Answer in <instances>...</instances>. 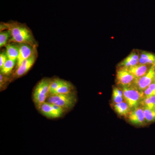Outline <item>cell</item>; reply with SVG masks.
I'll return each instance as SVG.
<instances>
[{
	"instance_id": "cell-7",
	"label": "cell",
	"mask_w": 155,
	"mask_h": 155,
	"mask_svg": "<svg viewBox=\"0 0 155 155\" xmlns=\"http://www.w3.org/2000/svg\"><path fill=\"white\" fill-rule=\"evenodd\" d=\"M116 81L119 85H128L133 84L136 79L126 68L119 67L116 72Z\"/></svg>"
},
{
	"instance_id": "cell-8",
	"label": "cell",
	"mask_w": 155,
	"mask_h": 155,
	"mask_svg": "<svg viewBox=\"0 0 155 155\" xmlns=\"http://www.w3.org/2000/svg\"><path fill=\"white\" fill-rule=\"evenodd\" d=\"M19 54L17 61V68L23 61L37 54L36 47H33L26 44H18Z\"/></svg>"
},
{
	"instance_id": "cell-3",
	"label": "cell",
	"mask_w": 155,
	"mask_h": 155,
	"mask_svg": "<svg viewBox=\"0 0 155 155\" xmlns=\"http://www.w3.org/2000/svg\"><path fill=\"white\" fill-rule=\"evenodd\" d=\"M76 101L74 92L67 94H49L47 102L62 108L64 111L72 109Z\"/></svg>"
},
{
	"instance_id": "cell-20",
	"label": "cell",
	"mask_w": 155,
	"mask_h": 155,
	"mask_svg": "<svg viewBox=\"0 0 155 155\" xmlns=\"http://www.w3.org/2000/svg\"><path fill=\"white\" fill-rule=\"evenodd\" d=\"M0 33V47H5L8 44L9 38L11 37V32L8 30H3Z\"/></svg>"
},
{
	"instance_id": "cell-23",
	"label": "cell",
	"mask_w": 155,
	"mask_h": 155,
	"mask_svg": "<svg viewBox=\"0 0 155 155\" xmlns=\"http://www.w3.org/2000/svg\"><path fill=\"white\" fill-rule=\"evenodd\" d=\"M140 104H141L143 107L149 108V109L155 108L150 97H143V99L140 102Z\"/></svg>"
},
{
	"instance_id": "cell-5",
	"label": "cell",
	"mask_w": 155,
	"mask_h": 155,
	"mask_svg": "<svg viewBox=\"0 0 155 155\" xmlns=\"http://www.w3.org/2000/svg\"><path fill=\"white\" fill-rule=\"evenodd\" d=\"M37 109L43 115L50 119L60 118L64 112L61 107L48 102H45Z\"/></svg>"
},
{
	"instance_id": "cell-13",
	"label": "cell",
	"mask_w": 155,
	"mask_h": 155,
	"mask_svg": "<svg viewBox=\"0 0 155 155\" xmlns=\"http://www.w3.org/2000/svg\"><path fill=\"white\" fill-rule=\"evenodd\" d=\"M138 64L155 67V54L143 51L139 54Z\"/></svg>"
},
{
	"instance_id": "cell-6",
	"label": "cell",
	"mask_w": 155,
	"mask_h": 155,
	"mask_svg": "<svg viewBox=\"0 0 155 155\" xmlns=\"http://www.w3.org/2000/svg\"><path fill=\"white\" fill-rule=\"evenodd\" d=\"M155 67L152 66L145 75L136 78L134 84L141 91L147 88L150 84L155 80Z\"/></svg>"
},
{
	"instance_id": "cell-17",
	"label": "cell",
	"mask_w": 155,
	"mask_h": 155,
	"mask_svg": "<svg viewBox=\"0 0 155 155\" xmlns=\"http://www.w3.org/2000/svg\"><path fill=\"white\" fill-rule=\"evenodd\" d=\"M17 61L10 60L8 59L5 64H4L2 67L1 69V73L3 75L8 76L12 72V69L14 68Z\"/></svg>"
},
{
	"instance_id": "cell-12",
	"label": "cell",
	"mask_w": 155,
	"mask_h": 155,
	"mask_svg": "<svg viewBox=\"0 0 155 155\" xmlns=\"http://www.w3.org/2000/svg\"><path fill=\"white\" fill-rule=\"evenodd\" d=\"M152 66L144 64H137L133 67L127 68L128 71L137 78L142 77L148 72Z\"/></svg>"
},
{
	"instance_id": "cell-4",
	"label": "cell",
	"mask_w": 155,
	"mask_h": 155,
	"mask_svg": "<svg viewBox=\"0 0 155 155\" xmlns=\"http://www.w3.org/2000/svg\"><path fill=\"white\" fill-rule=\"evenodd\" d=\"M52 80L42 79L37 84L33 92V100L37 108L45 102L49 95L50 85Z\"/></svg>"
},
{
	"instance_id": "cell-9",
	"label": "cell",
	"mask_w": 155,
	"mask_h": 155,
	"mask_svg": "<svg viewBox=\"0 0 155 155\" xmlns=\"http://www.w3.org/2000/svg\"><path fill=\"white\" fill-rule=\"evenodd\" d=\"M127 116L129 121L134 125H143L146 123L144 110L142 106L133 109Z\"/></svg>"
},
{
	"instance_id": "cell-10",
	"label": "cell",
	"mask_w": 155,
	"mask_h": 155,
	"mask_svg": "<svg viewBox=\"0 0 155 155\" xmlns=\"http://www.w3.org/2000/svg\"><path fill=\"white\" fill-rule=\"evenodd\" d=\"M36 59L37 54H33L30 58L23 61L20 66L17 68L14 74V77L18 78L25 75L33 66Z\"/></svg>"
},
{
	"instance_id": "cell-11",
	"label": "cell",
	"mask_w": 155,
	"mask_h": 155,
	"mask_svg": "<svg viewBox=\"0 0 155 155\" xmlns=\"http://www.w3.org/2000/svg\"><path fill=\"white\" fill-rule=\"evenodd\" d=\"M139 53L137 51H134L125 58L119 64V67L127 68L133 67L138 64Z\"/></svg>"
},
{
	"instance_id": "cell-21",
	"label": "cell",
	"mask_w": 155,
	"mask_h": 155,
	"mask_svg": "<svg viewBox=\"0 0 155 155\" xmlns=\"http://www.w3.org/2000/svg\"><path fill=\"white\" fill-rule=\"evenodd\" d=\"M64 80L59 78L52 80L50 85L49 93L50 94H53L61 86L62 83L64 82Z\"/></svg>"
},
{
	"instance_id": "cell-19",
	"label": "cell",
	"mask_w": 155,
	"mask_h": 155,
	"mask_svg": "<svg viewBox=\"0 0 155 155\" xmlns=\"http://www.w3.org/2000/svg\"><path fill=\"white\" fill-rule=\"evenodd\" d=\"M145 119L146 123H151L155 121V108L143 107Z\"/></svg>"
},
{
	"instance_id": "cell-1",
	"label": "cell",
	"mask_w": 155,
	"mask_h": 155,
	"mask_svg": "<svg viewBox=\"0 0 155 155\" xmlns=\"http://www.w3.org/2000/svg\"><path fill=\"white\" fill-rule=\"evenodd\" d=\"M8 30L11 34L10 41L16 43L26 44L33 47L37 45L31 30L25 24L17 22L4 23L1 25V30Z\"/></svg>"
},
{
	"instance_id": "cell-14",
	"label": "cell",
	"mask_w": 155,
	"mask_h": 155,
	"mask_svg": "<svg viewBox=\"0 0 155 155\" xmlns=\"http://www.w3.org/2000/svg\"><path fill=\"white\" fill-rule=\"evenodd\" d=\"M5 47V53L8 58L10 60L17 61L19 54L18 44H8Z\"/></svg>"
},
{
	"instance_id": "cell-18",
	"label": "cell",
	"mask_w": 155,
	"mask_h": 155,
	"mask_svg": "<svg viewBox=\"0 0 155 155\" xmlns=\"http://www.w3.org/2000/svg\"><path fill=\"white\" fill-rule=\"evenodd\" d=\"M113 100L115 104L125 101L123 92L120 87H115L113 89Z\"/></svg>"
},
{
	"instance_id": "cell-16",
	"label": "cell",
	"mask_w": 155,
	"mask_h": 155,
	"mask_svg": "<svg viewBox=\"0 0 155 155\" xmlns=\"http://www.w3.org/2000/svg\"><path fill=\"white\" fill-rule=\"evenodd\" d=\"M73 90L74 88L72 84L64 80L63 83L59 87L54 94H67L73 92Z\"/></svg>"
},
{
	"instance_id": "cell-22",
	"label": "cell",
	"mask_w": 155,
	"mask_h": 155,
	"mask_svg": "<svg viewBox=\"0 0 155 155\" xmlns=\"http://www.w3.org/2000/svg\"><path fill=\"white\" fill-rule=\"evenodd\" d=\"M144 97L155 95V80L143 91Z\"/></svg>"
},
{
	"instance_id": "cell-24",
	"label": "cell",
	"mask_w": 155,
	"mask_h": 155,
	"mask_svg": "<svg viewBox=\"0 0 155 155\" xmlns=\"http://www.w3.org/2000/svg\"><path fill=\"white\" fill-rule=\"evenodd\" d=\"M8 57L5 52H2L0 54V69L2 67L4 64L8 60Z\"/></svg>"
},
{
	"instance_id": "cell-26",
	"label": "cell",
	"mask_w": 155,
	"mask_h": 155,
	"mask_svg": "<svg viewBox=\"0 0 155 155\" xmlns=\"http://www.w3.org/2000/svg\"></svg>"
},
{
	"instance_id": "cell-25",
	"label": "cell",
	"mask_w": 155,
	"mask_h": 155,
	"mask_svg": "<svg viewBox=\"0 0 155 155\" xmlns=\"http://www.w3.org/2000/svg\"><path fill=\"white\" fill-rule=\"evenodd\" d=\"M150 98L151 100L152 101L153 104L155 108V95L151 96L150 97Z\"/></svg>"
},
{
	"instance_id": "cell-15",
	"label": "cell",
	"mask_w": 155,
	"mask_h": 155,
	"mask_svg": "<svg viewBox=\"0 0 155 155\" xmlns=\"http://www.w3.org/2000/svg\"><path fill=\"white\" fill-rule=\"evenodd\" d=\"M114 108L117 114L120 116H128L131 110L128 104L125 101L119 104H115Z\"/></svg>"
},
{
	"instance_id": "cell-2",
	"label": "cell",
	"mask_w": 155,
	"mask_h": 155,
	"mask_svg": "<svg viewBox=\"0 0 155 155\" xmlns=\"http://www.w3.org/2000/svg\"><path fill=\"white\" fill-rule=\"evenodd\" d=\"M123 92L125 102L131 110L139 107L144 97L143 91L140 90L133 84L128 85H119Z\"/></svg>"
}]
</instances>
